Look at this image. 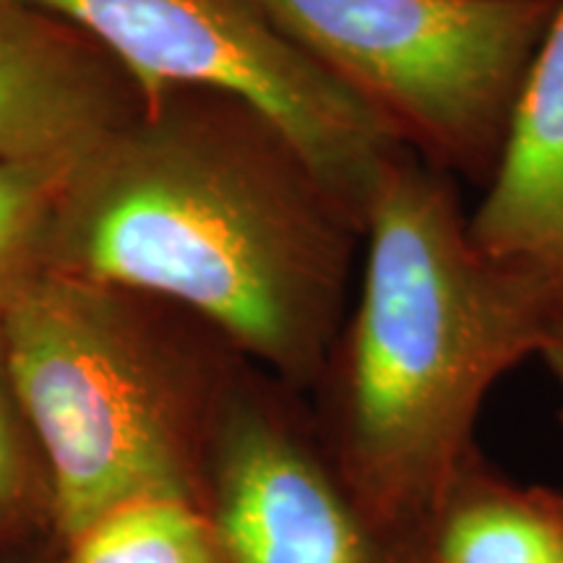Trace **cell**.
I'll use <instances>...</instances> for the list:
<instances>
[{
	"label": "cell",
	"instance_id": "1",
	"mask_svg": "<svg viewBox=\"0 0 563 563\" xmlns=\"http://www.w3.org/2000/svg\"><path fill=\"white\" fill-rule=\"evenodd\" d=\"M363 228L264 112L173 89L89 146L47 272L167 300L290 389L319 384Z\"/></svg>",
	"mask_w": 563,
	"mask_h": 563
},
{
	"label": "cell",
	"instance_id": "2",
	"mask_svg": "<svg viewBox=\"0 0 563 563\" xmlns=\"http://www.w3.org/2000/svg\"><path fill=\"white\" fill-rule=\"evenodd\" d=\"M460 183L386 162L363 222L357 298L319 384V435L365 511L410 540L475 452L485 399L543 355L561 313L470 235Z\"/></svg>",
	"mask_w": 563,
	"mask_h": 563
},
{
	"label": "cell",
	"instance_id": "3",
	"mask_svg": "<svg viewBox=\"0 0 563 563\" xmlns=\"http://www.w3.org/2000/svg\"><path fill=\"white\" fill-rule=\"evenodd\" d=\"M136 298L47 272L0 319L60 543L136 496L203 504L211 412L241 355L165 352Z\"/></svg>",
	"mask_w": 563,
	"mask_h": 563
},
{
	"label": "cell",
	"instance_id": "4",
	"mask_svg": "<svg viewBox=\"0 0 563 563\" xmlns=\"http://www.w3.org/2000/svg\"><path fill=\"white\" fill-rule=\"evenodd\" d=\"M407 154L488 186L563 0H258Z\"/></svg>",
	"mask_w": 563,
	"mask_h": 563
},
{
	"label": "cell",
	"instance_id": "5",
	"mask_svg": "<svg viewBox=\"0 0 563 563\" xmlns=\"http://www.w3.org/2000/svg\"><path fill=\"white\" fill-rule=\"evenodd\" d=\"M87 34L141 102L211 89L264 112L344 209H365L386 162L405 152L279 30L258 0H30Z\"/></svg>",
	"mask_w": 563,
	"mask_h": 563
},
{
	"label": "cell",
	"instance_id": "6",
	"mask_svg": "<svg viewBox=\"0 0 563 563\" xmlns=\"http://www.w3.org/2000/svg\"><path fill=\"white\" fill-rule=\"evenodd\" d=\"M292 391L238 357L217 397L203 509L224 563H412L410 540L363 509Z\"/></svg>",
	"mask_w": 563,
	"mask_h": 563
},
{
	"label": "cell",
	"instance_id": "7",
	"mask_svg": "<svg viewBox=\"0 0 563 563\" xmlns=\"http://www.w3.org/2000/svg\"><path fill=\"white\" fill-rule=\"evenodd\" d=\"M141 108L95 40L30 0H0V162L76 159Z\"/></svg>",
	"mask_w": 563,
	"mask_h": 563
},
{
	"label": "cell",
	"instance_id": "8",
	"mask_svg": "<svg viewBox=\"0 0 563 563\" xmlns=\"http://www.w3.org/2000/svg\"><path fill=\"white\" fill-rule=\"evenodd\" d=\"M483 191L470 214L475 245L532 279L563 319V3L527 70Z\"/></svg>",
	"mask_w": 563,
	"mask_h": 563
},
{
	"label": "cell",
	"instance_id": "9",
	"mask_svg": "<svg viewBox=\"0 0 563 563\" xmlns=\"http://www.w3.org/2000/svg\"><path fill=\"white\" fill-rule=\"evenodd\" d=\"M412 563H563V488L519 483L481 449L410 534Z\"/></svg>",
	"mask_w": 563,
	"mask_h": 563
},
{
	"label": "cell",
	"instance_id": "10",
	"mask_svg": "<svg viewBox=\"0 0 563 563\" xmlns=\"http://www.w3.org/2000/svg\"><path fill=\"white\" fill-rule=\"evenodd\" d=\"M58 563H224L201 501L152 493L112 506L63 540Z\"/></svg>",
	"mask_w": 563,
	"mask_h": 563
},
{
	"label": "cell",
	"instance_id": "11",
	"mask_svg": "<svg viewBox=\"0 0 563 563\" xmlns=\"http://www.w3.org/2000/svg\"><path fill=\"white\" fill-rule=\"evenodd\" d=\"M76 159L0 162V319L47 274L55 207Z\"/></svg>",
	"mask_w": 563,
	"mask_h": 563
},
{
	"label": "cell",
	"instance_id": "12",
	"mask_svg": "<svg viewBox=\"0 0 563 563\" xmlns=\"http://www.w3.org/2000/svg\"><path fill=\"white\" fill-rule=\"evenodd\" d=\"M53 525V493L0 340V543Z\"/></svg>",
	"mask_w": 563,
	"mask_h": 563
},
{
	"label": "cell",
	"instance_id": "13",
	"mask_svg": "<svg viewBox=\"0 0 563 563\" xmlns=\"http://www.w3.org/2000/svg\"><path fill=\"white\" fill-rule=\"evenodd\" d=\"M540 361L545 363V368L551 373L555 384V391H559V420L563 426V319L559 321V327H555L551 340H548Z\"/></svg>",
	"mask_w": 563,
	"mask_h": 563
}]
</instances>
